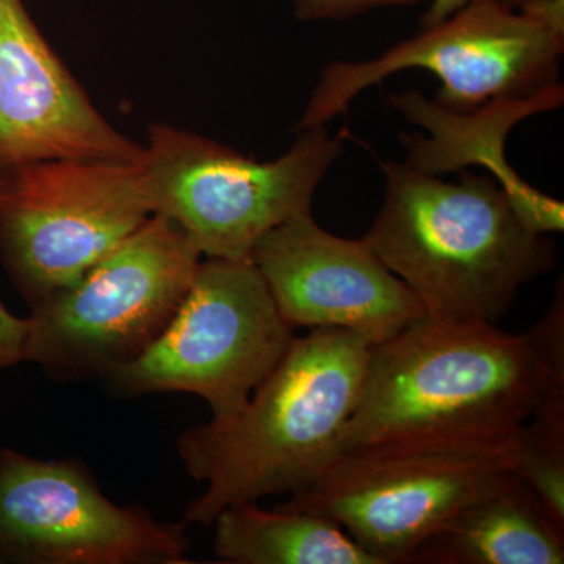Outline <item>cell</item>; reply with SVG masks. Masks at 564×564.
<instances>
[{
    "mask_svg": "<svg viewBox=\"0 0 564 564\" xmlns=\"http://www.w3.org/2000/svg\"><path fill=\"white\" fill-rule=\"evenodd\" d=\"M564 99L563 88L522 101L491 102L481 109L458 113L429 101L421 91L404 90L391 96V104L408 121L422 126L432 137L421 133L402 135L406 161L415 169L432 174L462 172L467 165H484L510 196L516 214L534 234L549 236L562 232V202L534 191L508 165L505 139L516 122L540 111L558 109Z\"/></svg>",
    "mask_w": 564,
    "mask_h": 564,
    "instance_id": "13",
    "label": "cell"
},
{
    "mask_svg": "<svg viewBox=\"0 0 564 564\" xmlns=\"http://www.w3.org/2000/svg\"><path fill=\"white\" fill-rule=\"evenodd\" d=\"M432 0H291L296 20L345 21L386 7H408Z\"/></svg>",
    "mask_w": 564,
    "mask_h": 564,
    "instance_id": "17",
    "label": "cell"
},
{
    "mask_svg": "<svg viewBox=\"0 0 564 564\" xmlns=\"http://www.w3.org/2000/svg\"><path fill=\"white\" fill-rule=\"evenodd\" d=\"M564 351L563 282L532 329L423 315L370 347L340 454L466 452L510 458Z\"/></svg>",
    "mask_w": 564,
    "mask_h": 564,
    "instance_id": "1",
    "label": "cell"
},
{
    "mask_svg": "<svg viewBox=\"0 0 564 564\" xmlns=\"http://www.w3.org/2000/svg\"><path fill=\"white\" fill-rule=\"evenodd\" d=\"M250 259L292 329H348L373 345L426 315L362 239L325 231L313 212L262 236Z\"/></svg>",
    "mask_w": 564,
    "mask_h": 564,
    "instance_id": "11",
    "label": "cell"
},
{
    "mask_svg": "<svg viewBox=\"0 0 564 564\" xmlns=\"http://www.w3.org/2000/svg\"><path fill=\"white\" fill-rule=\"evenodd\" d=\"M474 2H497L503 3V6L513 7V9H533V7L540 6L545 0H432L425 14L421 20V28L426 25L436 24V22L443 21L448 14L454 11L462 9L467 3Z\"/></svg>",
    "mask_w": 564,
    "mask_h": 564,
    "instance_id": "19",
    "label": "cell"
},
{
    "mask_svg": "<svg viewBox=\"0 0 564 564\" xmlns=\"http://www.w3.org/2000/svg\"><path fill=\"white\" fill-rule=\"evenodd\" d=\"M511 469L564 525V351L552 361L540 402L516 436Z\"/></svg>",
    "mask_w": 564,
    "mask_h": 564,
    "instance_id": "16",
    "label": "cell"
},
{
    "mask_svg": "<svg viewBox=\"0 0 564 564\" xmlns=\"http://www.w3.org/2000/svg\"><path fill=\"white\" fill-rule=\"evenodd\" d=\"M154 215L141 163L52 159L0 172V259L31 307Z\"/></svg>",
    "mask_w": 564,
    "mask_h": 564,
    "instance_id": "8",
    "label": "cell"
},
{
    "mask_svg": "<svg viewBox=\"0 0 564 564\" xmlns=\"http://www.w3.org/2000/svg\"><path fill=\"white\" fill-rule=\"evenodd\" d=\"M185 527L111 502L77 459L0 451V563H191Z\"/></svg>",
    "mask_w": 564,
    "mask_h": 564,
    "instance_id": "10",
    "label": "cell"
},
{
    "mask_svg": "<svg viewBox=\"0 0 564 564\" xmlns=\"http://www.w3.org/2000/svg\"><path fill=\"white\" fill-rule=\"evenodd\" d=\"M564 525L516 475L452 516L408 564H563Z\"/></svg>",
    "mask_w": 564,
    "mask_h": 564,
    "instance_id": "14",
    "label": "cell"
},
{
    "mask_svg": "<svg viewBox=\"0 0 564 564\" xmlns=\"http://www.w3.org/2000/svg\"><path fill=\"white\" fill-rule=\"evenodd\" d=\"M513 475L510 458L502 455L340 454L278 507L336 522L380 564H408L452 516Z\"/></svg>",
    "mask_w": 564,
    "mask_h": 564,
    "instance_id": "9",
    "label": "cell"
},
{
    "mask_svg": "<svg viewBox=\"0 0 564 564\" xmlns=\"http://www.w3.org/2000/svg\"><path fill=\"white\" fill-rule=\"evenodd\" d=\"M80 159L143 163L144 144L96 109L22 0H0V172Z\"/></svg>",
    "mask_w": 564,
    "mask_h": 564,
    "instance_id": "12",
    "label": "cell"
},
{
    "mask_svg": "<svg viewBox=\"0 0 564 564\" xmlns=\"http://www.w3.org/2000/svg\"><path fill=\"white\" fill-rule=\"evenodd\" d=\"M176 223L154 214L31 315L28 361L55 380L109 377L165 332L203 262Z\"/></svg>",
    "mask_w": 564,
    "mask_h": 564,
    "instance_id": "6",
    "label": "cell"
},
{
    "mask_svg": "<svg viewBox=\"0 0 564 564\" xmlns=\"http://www.w3.org/2000/svg\"><path fill=\"white\" fill-rule=\"evenodd\" d=\"M31 334V317H17L0 302V370L28 361Z\"/></svg>",
    "mask_w": 564,
    "mask_h": 564,
    "instance_id": "18",
    "label": "cell"
},
{
    "mask_svg": "<svg viewBox=\"0 0 564 564\" xmlns=\"http://www.w3.org/2000/svg\"><path fill=\"white\" fill-rule=\"evenodd\" d=\"M293 337L251 259L204 258L165 332L104 381L124 395L192 393L223 421L273 372Z\"/></svg>",
    "mask_w": 564,
    "mask_h": 564,
    "instance_id": "7",
    "label": "cell"
},
{
    "mask_svg": "<svg viewBox=\"0 0 564 564\" xmlns=\"http://www.w3.org/2000/svg\"><path fill=\"white\" fill-rule=\"evenodd\" d=\"M214 551L234 564H380L343 527L306 511L234 505L215 518Z\"/></svg>",
    "mask_w": 564,
    "mask_h": 564,
    "instance_id": "15",
    "label": "cell"
},
{
    "mask_svg": "<svg viewBox=\"0 0 564 564\" xmlns=\"http://www.w3.org/2000/svg\"><path fill=\"white\" fill-rule=\"evenodd\" d=\"M381 172L383 204L362 242L426 315L497 325L524 285L554 269V240L527 228L491 174L444 181L408 162Z\"/></svg>",
    "mask_w": 564,
    "mask_h": 564,
    "instance_id": "3",
    "label": "cell"
},
{
    "mask_svg": "<svg viewBox=\"0 0 564 564\" xmlns=\"http://www.w3.org/2000/svg\"><path fill=\"white\" fill-rule=\"evenodd\" d=\"M372 344L339 328L293 337L284 358L231 417L182 433L185 470L207 485L185 524L212 525L225 508L291 496L343 452Z\"/></svg>",
    "mask_w": 564,
    "mask_h": 564,
    "instance_id": "2",
    "label": "cell"
},
{
    "mask_svg": "<svg viewBox=\"0 0 564 564\" xmlns=\"http://www.w3.org/2000/svg\"><path fill=\"white\" fill-rule=\"evenodd\" d=\"M296 133L284 154L259 162L220 141L155 122L141 163L154 214L176 223L203 258L250 259L262 236L311 212L347 137L326 126Z\"/></svg>",
    "mask_w": 564,
    "mask_h": 564,
    "instance_id": "5",
    "label": "cell"
},
{
    "mask_svg": "<svg viewBox=\"0 0 564 564\" xmlns=\"http://www.w3.org/2000/svg\"><path fill=\"white\" fill-rule=\"evenodd\" d=\"M564 0L533 9L467 3L370 61L333 62L318 74L295 132L347 113L352 99L392 74L423 69L441 82L437 106L469 113L563 88Z\"/></svg>",
    "mask_w": 564,
    "mask_h": 564,
    "instance_id": "4",
    "label": "cell"
}]
</instances>
